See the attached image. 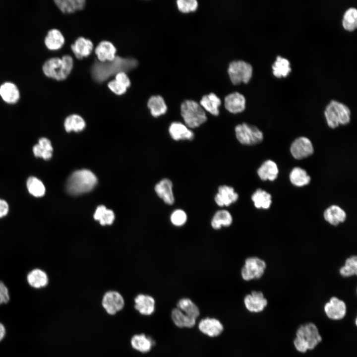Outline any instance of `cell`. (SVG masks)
<instances>
[{"mask_svg": "<svg viewBox=\"0 0 357 357\" xmlns=\"http://www.w3.org/2000/svg\"><path fill=\"white\" fill-rule=\"evenodd\" d=\"M251 199L257 209H268L272 202L271 195L261 188L255 190L251 195Z\"/></svg>", "mask_w": 357, "mask_h": 357, "instance_id": "obj_33", "label": "cell"}, {"mask_svg": "<svg viewBox=\"0 0 357 357\" xmlns=\"http://www.w3.org/2000/svg\"><path fill=\"white\" fill-rule=\"evenodd\" d=\"M340 275L344 277H350L357 274V257L351 256L345 260V264L339 270Z\"/></svg>", "mask_w": 357, "mask_h": 357, "instance_id": "obj_40", "label": "cell"}, {"mask_svg": "<svg viewBox=\"0 0 357 357\" xmlns=\"http://www.w3.org/2000/svg\"><path fill=\"white\" fill-rule=\"evenodd\" d=\"M290 150L292 156L297 160L306 158L314 153L311 141L305 136L296 138L291 143Z\"/></svg>", "mask_w": 357, "mask_h": 357, "instance_id": "obj_11", "label": "cell"}, {"mask_svg": "<svg viewBox=\"0 0 357 357\" xmlns=\"http://www.w3.org/2000/svg\"><path fill=\"white\" fill-rule=\"evenodd\" d=\"M291 182L297 187H302L308 184L311 180L310 177L303 169L296 167L291 171L289 175Z\"/></svg>", "mask_w": 357, "mask_h": 357, "instance_id": "obj_34", "label": "cell"}, {"mask_svg": "<svg viewBox=\"0 0 357 357\" xmlns=\"http://www.w3.org/2000/svg\"><path fill=\"white\" fill-rule=\"evenodd\" d=\"M176 4L178 11L184 14L195 12L199 7L197 0H177Z\"/></svg>", "mask_w": 357, "mask_h": 357, "instance_id": "obj_42", "label": "cell"}, {"mask_svg": "<svg viewBox=\"0 0 357 357\" xmlns=\"http://www.w3.org/2000/svg\"><path fill=\"white\" fill-rule=\"evenodd\" d=\"M147 107L151 115L155 118L165 114L168 110L165 99L159 95L151 96L148 100Z\"/></svg>", "mask_w": 357, "mask_h": 357, "instance_id": "obj_29", "label": "cell"}, {"mask_svg": "<svg viewBox=\"0 0 357 357\" xmlns=\"http://www.w3.org/2000/svg\"><path fill=\"white\" fill-rule=\"evenodd\" d=\"M323 309L326 316L333 321L343 319L347 312L345 302L336 297H331L324 304Z\"/></svg>", "mask_w": 357, "mask_h": 357, "instance_id": "obj_10", "label": "cell"}, {"mask_svg": "<svg viewBox=\"0 0 357 357\" xmlns=\"http://www.w3.org/2000/svg\"><path fill=\"white\" fill-rule=\"evenodd\" d=\"M322 341V337L317 326L309 322L298 327L293 344L298 352L305 353L315 349Z\"/></svg>", "mask_w": 357, "mask_h": 357, "instance_id": "obj_2", "label": "cell"}, {"mask_svg": "<svg viewBox=\"0 0 357 357\" xmlns=\"http://www.w3.org/2000/svg\"><path fill=\"white\" fill-rule=\"evenodd\" d=\"M227 72L232 84L237 86L249 82L252 76L253 67L244 60H233L229 62Z\"/></svg>", "mask_w": 357, "mask_h": 357, "instance_id": "obj_7", "label": "cell"}, {"mask_svg": "<svg viewBox=\"0 0 357 357\" xmlns=\"http://www.w3.org/2000/svg\"><path fill=\"white\" fill-rule=\"evenodd\" d=\"M323 217L330 225L337 226L345 221L347 218L346 212L340 206L332 205L324 211Z\"/></svg>", "mask_w": 357, "mask_h": 357, "instance_id": "obj_23", "label": "cell"}, {"mask_svg": "<svg viewBox=\"0 0 357 357\" xmlns=\"http://www.w3.org/2000/svg\"><path fill=\"white\" fill-rule=\"evenodd\" d=\"M46 150L53 152V149L51 141L47 138L43 137L39 139L38 143Z\"/></svg>", "mask_w": 357, "mask_h": 357, "instance_id": "obj_49", "label": "cell"}, {"mask_svg": "<svg viewBox=\"0 0 357 357\" xmlns=\"http://www.w3.org/2000/svg\"><path fill=\"white\" fill-rule=\"evenodd\" d=\"M0 96L8 104H15L20 98V92L17 86L11 82H5L0 86Z\"/></svg>", "mask_w": 357, "mask_h": 357, "instance_id": "obj_26", "label": "cell"}, {"mask_svg": "<svg viewBox=\"0 0 357 357\" xmlns=\"http://www.w3.org/2000/svg\"><path fill=\"white\" fill-rule=\"evenodd\" d=\"M26 185L30 194L34 197H41L45 193L46 189L44 184L35 177H30L27 179Z\"/></svg>", "mask_w": 357, "mask_h": 357, "instance_id": "obj_39", "label": "cell"}, {"mask_svg": "<svg viewBox=\"0 0 357 357\" xmlns=\"http://www.w3.org/2000/svg\"><path fill=\"white\" fill-rule=\"evenodd\" d=\"M73 66L72 58L66 55L61 58L54 57L47 60L43 65L42 70L47 77L57 81H62L70 74Z\"/></svg>", "mask_w": 357, "mask_h": 357, "instance_id": "obj_4", "label": "cell"}, {"mask_svg": "<svg viewBox=\"0 0 357 357\" xmlns=\"http://www.w3.org/2000/svg\"><path fill=\"white\" fill-rule=\"evenodd\" d=\"M199 104L205 111L214 116H219L222 100L215 93L210 92L203 95Z\"/></svg>", "mask_w": 357, "mask_h": 357, "instance_id": "obj_21", "label": "cell"}, {"mask_svg": "<svg viewBox=\"0 0 357 357\" xmlns=\"http://www.w3.org/2000/svg\"><path fill=\"white\" fill-rule=\"evenodd\" d=\"M343 26L348 31H353L357 26V10L354 7L348 9L343 18Z\"/></svg>", "mask_w": 357, "mask_h": 357, "instance_id": "obj_41", "label": "cell"}, {"mask_svg": "<svg viewBox=\"0 0 357 357\" xmlns=\"http://www.w3.org/2000/svg\"><path fill=\"white\" fill-rule=\"evenodd\" d=\"M224 105L226 110L230 113H240L245 109L246 99L242 93L238 91L232 92L225 96Z\"/></svg>", "mask_w": 357, "mask_h": 357, "instance_id": "obj_15", "label": "cell"}, {"mask_svg": "<svg viewBox=\"0 0 357 357\" xmlns=\"http://www.w3.org/2000/svg\"><path fill=\"white\" fill-rule=\"evenodd\" d=\"M238 199V194L235 189L227 185H220L214 197L216 204L220 207L229 206Z\"/></svg>", "mask_w": 357, "mask_h": 357, "instance_id": "obj_16", "label": "cell"}, {"mask_svg": "<svg viewBox=\"0 0 357 357\" xmlns=\"http://www.w3.org/2000/svg\"><path fill=\"white\" fill-rule=\"evenodd\" d=\"M180 111L184 124L190 129L198 127L207 120L205 111L194 100H184L180 104Z\"/></svg>", "mask_w": 357, "mask_h": 357, "instance_id": "obj_5", "label": "cell"}, {"mask_svg": "<svg viewBox=\"0 0 357 357\" xmlns=\"http://www.w3.org/2000/svg\"><path fill=\"white\" fill-rule=\"evenodd\" d=\"M97 182V177L91 171L85 169L78 170L68 177L66 189L71 195H80L91 191Z\"/></svg>", "mask_w": 357, "mask_h": 357, "instance_id": "obj_3", "label": "cell"}, {"mask_svg": "<svg viewBox=\"0 0 357 357\" xmlns=\"http://www.w3.org/2000/svg\"><path fill=\"white\" fill-rule=\"evenodd\" d=\"M9 211V206L6 201L0 199V218L6 216Z\"/></svg>", "mask_w": 357, "mask_h": 357, "instance_id": "obj_48", "label": "cell"}, {"mask_svg": "<svg viewBox=\"0 0 357 357\" xmlns=\"http://www.w3.org/2000/svg\"><path fill=\"white\" fill-rule=\"evenodd\" d=\"M169 134L175 141L192 140L194 138L193 131L180 121L172 122L169 127Z\"/></svg>", "mask_w": 357, "mask_h": 357, "instance_id": "obj_19", "label": "cell"}, {"mask_svg": "<svg viewBox=\"0 0 357 357\" xmlns=\"http://www.w3.org/2000/svg\"><path fill=\"white\" fill-rule=\"evenodd\" d=\"M108 88L117 95H121L126 93L127 88L122 84L114 79L108 83Z\"/></svg>", "mask_w": 357, "mask_h": 357, "instance_id": "obj_44", "label": "cell"}, {"mask_svg": "<svg viewBox=\"0 0 357 357\" xmlns=\"http://www.w3.org/2000/svg\"><path fill=\"white\" fill-rule=\"evenodd\" d=\"M138 64L134 58L118 56L112 61L102 62L96 60L91 66V75L95 81L102 83L119 72H125L135 68Z\"/></svg>", "mask_w": 357, "mask_h": 357, "instance_id": "obj_1", "label": "cell"}, {"mask_svg": "<svg viewBox=\"0 0 357 357\" xmlns=\"http://www.w3.org/2000/svg\"><path fill=\"white\" fill-rule=\"evenodd\" d=\"M95 54L100 62L112 61L116 57L117 49L111 42L102 41L96 47Z\"/></svg>", "mask_w": 357, "mask_h": 357, "instance_id": "obj_24", "label": "cell"}, {"mask_svg": "<svg viewBox=\"0 0 357 357\" xmlns=\"http://www.w3.org/2000/svg\"><path fill=\"white\" fill-rule=\"evenodd\" d=\"M233 219L231 213L225 209L217 211L211 220L212 228L216 230L221 229L222 227H228L233 223Z\"/></svg>", "mask_w": 357, "mask_h": 357, "instance_id": "obj_31", "label": "cell"}, {"mask_svg": "<svg viewBox=\"0 0 357 357\" xmlns=\"http://www.w3.org/2000/svg\"><path fill=\"white\" fill-rule=\"evenodd\" d=\"M173 183L167 178L161 179L155 186V191L163 201L169 205L175 203V196L173 191Z\"/></svg>", "mask_w": 357, "mask_h": 357, "instance_id": "obj_20", "label": "cell"}, {"mask_svg": "<svg viewBox=\"0 0 357 357\" xmlns=\"http://www.w3.org/2000/svg\"><path fill=\"white\" fill-rule=\"evenodd\" d=\"M6 334V330L4 325L0 322V342L1 341Z\"/></svg>", "mask_w": 357, "mask_h": 357, "instance_id": "obj_50", "label": "cell"}, {"mask_svg": "<svg viewBox=\"0 0 357 357\" xmlns=\"http://www.w3.org/2000/svg\"><path fill=\"white\" fill-rule=\"evenodd\" d=\"M86 123L84 119L79 115L72 114L68 116L64 121V126L67 132H79L83 130Z\"/></svg>", "mask_w": 357, "mask_h": 357, "instance_id": "obj_36", "label": "cell"}, {"mask_svg": "<svg viewBox=\"0 0 357 357\" xmlns=\"http://www.w3.org/2000/svg\"><path fill=\"white\" fill-rule=\"evenodd\" d=\"M171 317L174 324L179 328H191L196 324L197 319L188 316L177 307L172 310Z\"/></svg>", "mask_w": 357, "mask_h": 357, "instance_id": "obj_28", "label": "cell"}, {"mask_svg": "<svg viewBox=\"0 0 357 357\" xmlns=\"http://www.w3.org/2000/svg\"><path fill=\"white\" fill-rule=\"evenodd\" d=\"M115 75V80L122 84L127 89L130 86L131 82L126 72L121 71Z\"/></svg>", "mask_w": 357, "mask_h": 357, "instance_id": "obj_47", "label": "cell"}, {"mask_svg": "<svg viewBox=\"0 0 357 357\" xmlns=\"http://www.w3.org/2000/svg\"><path fill=\"white\" fill-rule=\"evenodd\" d=\"M324 115L328 126L332 129L347 125L351 120V111L345 104L332 100L326 107Z\"/></svg>", "mask_w": 357, "mask_h": 357, "instance_id": "obj_6", "label": "cell"}, {"mask_svg": "<svg viewBox=\"0 0 357 357\" xmlns=\"http://www.w3.org/2000/svg\"><path fill=\"white\" fill-rule=\"evenodd\" d=\"M243 303L249 312L258 313L265 309L268 305V300L262 292L253 291L244 297Z\"/></svg>", "mask_w": 357, "mask_h": 357, "instance_id": "obj_13", "label": "cell"}, {"mask_svg": "<svg viewBox=\"0 0 357 357\" xmlns=\"http://www.w3.org/2000/svg\"><path fill=\"white\" fill-rule=\"evenodd\" d=\"M64 41V36L59 30L52 29L48 32L44 39V43L47 49L55 51L63 46Z\"/></svg>", "mask_w": 357, "mask_h": 357, "instance_id": "obj_30", "label": "cell"}, {"mask_svg": "<svg viewBox=\"0 0 357 357\" xmlns=\"http://www.w3.org/2000/svg\"><path fill=\"white\" fill-rule=\"evenodd\" d=\"M33 152L36 157L42 158L45 160H49L52 157V152L45 149L38 144L34 146Z\"/></svg>", "mask_w": 357, "mask_h": 357, "instance_id": "obj_45", "label": "cell"}, {"mask_svg": "<svg viewBox=\"0 0 357 357\" xmlns=\"http://www.w3.org/2000/svg\"><path fill=\"white\" fill-rule=\"evenodd\" d=\"M131 348L139 353L146 354L151 351L155 342L150 336L144 333L133 335L130 339Z\"/></svg>", "mask_w": 357, "mask_h": 357, "instance_id": "obj_18", "label": "cell"}, {"mask_svg": "<svg viewBox=\"0 0 357 357\" xmlns=\"http://www.w3.org/2000/svg\"><path fill=\"white\" fill-rule=\"evenodd\" d=\"M10 299L8 290L4 284L0 281V304L7 303Z\"/></svg>", "mask_w": 357, "mask_h": 357, "instance_id": "obj_46", "label": "cell"}, {"mask_svg": "<svg viewBox=\"0 0 357 357\" xmlns=\"http://www.w3.org/2000/svg\"><path fill=\"white\" fill-rule=\"evenodd\" d=\"M237 140L242 145H254L261 143L263 133L257 126L243 122L235 128Z\"/></svg>", "mask_w": 357, "mask_h": 357, "instance_id": "obj_8", "label": "cell"}, {"mask_svg": "<svg viewBox=\"0 0 357 357\" xmlns=\"http://www.w3.org/2000/svg\"><path fill=\"white\" fill-rule=\"evenodd\" d=\"M57 7L63 13H72L84 8L85 0H55Z\"/></svg>", "mask_w": 357, "mask_h": 357, "instance_id": "obj_32", "label": "cell"}, {"mask_svg": "<svg viewBox=\"0 0 357 357\" xmlns=\"http://www.w3.org/2000/svg\"><path fill=\"white\" fill-rule=\"evenodd\" d=\"M171 223L176 227L183 226L187 222V215L182 209L174 210L171 214L170 217Z\"/></svg>", "mask_w": 357, "mask_h": 357, "instance_id": "obj_43", "label": "cell"}, {"mask_svg": "<svg viewBox=\"0 0 357 357\" xmlns=\"http://www.w3.org/2000/svg\"><path fill=\"white\" fill-rule=\"evenodd\" d=\"M102 305L108 314L115 315L123 308L124 300L119 292L111 291L104 295Z\"/></svg>", "mask_w": 357, "mask_h": 357, "instance_id": "obj_12", "label": "cell"}, {"mask_svg": "<svg viewBox=\"0 0 357 357\" xmlns=\"http://www.w3.org/2000/svg\"><path fill=\"white\" fill-rule=\"evenodd\" d=\"M259 178L263 181H274L278 177L279 169L277 164L271 160L263 162L257 171Z\"/></svg>", "mask_w": 357, "mask_h": 357, "instance_id": "obj_25", "label": "cell"}, {"mask_svg": "<svg viewBox=\"0 0 357 357\" xmlns=\"http://www.w3.org/2000/svg\"><path fill=\"white\" fill-rule=\"evenodd\" d=\"M177 307L189 317L197 319L200 312L197 305L190 298H183L177 303Z\"/></svg>", "mask_w": 357, "mask_h": 357, "instance_id": "obj_35", "label": "cell"}, {"mask_svg": "<svg viewBox=\"0 0 357 357\" xmlns=\"http://www.w3.org/2000/svg\"><path fill=\"white\" fill-rule=\"evenodd\" d=\"M134 308L143 316H150L153 314L156 308L155 299L151 296L139 294L134 298Z\"/></svg>", "mask_w": 357, "mask_h": 357, "instance_id": "obj_17", "label": "cell"}, {"mask_svg": "<svg viewBox=\"0 0 357 357\" xmlns=\"http://www.w3.org/2000/svg\"><path fill=\"white\" fill-rule=\"evenodd\" d=\"M289 61L280 56H277L272 65L273 74L277 77H285L291 71Z\"/></svg>", "mask_w": 357, "mask_h": 357, "instance_id": "obj_38", "label": "cell"}, {"mask_svg": "<svg viewBox=\"0 0 357 357\" xmlns=\"http://www.w3.org/2000/svg\"><path fill=\"white\" fill-rule=\"evenodd\" d=\"M95 220L99 221L102 226L110 225L113 224L115 218L114 212L107 209L104 205L97 207L93 215Z\"/></svg>", "mask_w": 357, "mask_h": 357, "instance_id": "obj_37", "label": "cell"}, {"mask_svg": "<svg viewBox=\"0 0 357 357\" xmlns=\"http://www.w3.org/2000/svg\"><path fill=\"white\" fill-rule=\"evenodd\" d=\"M93 47V44L90 39L79 37L71 45V49L76 58L81 60L91 54Z\"/></svg>", "mask_w": 357, "mask_h": 357, "instance_id": "obj_22", "label": "cell"}, {"mask_svg": "<svg viewBox=\"0 0 357 357\" xmlns=\"http://www.w3.org/2000/svg\"><path fill=\"white\" fill-rule=\"evenodd\" d=\"M26 279L28 284L35 289L43 288L46 287L49 282L47 273L39 268H35L30 271Z\"/></svg>", "mask_w": 357, "mask_h": 357, "instance_id": "obj_27", "label": "cell"}, {"mask_svg": "<svg viewBox=\"0 0 357 357\" xmlns=\"http://www.w3.org/2000/svg\"><path fill=\"white\" fill-rule=\"evenodd\" d=\"M266 268L264 260L256 256L247 257L244 261L240 274L242 279L249 281L261 278Z\"/></svg>", "mask_w": 357, "mask_h": 357, "instance_id": "obj_9", "label": "cell"}, {"mask_svg": "<svg viewBox=\"0 0 357 357\" xmlns=\"http://www.w3.org/2000/svg\"><path fill=\"white\" fill-rule=\"evenodd\" d=\"M198 328L201 333L211 338L219 336L224 330V325L220 320L210 317L200 320L198 323Z\"/></svg>", "mask_w": 357, "mask_h": 357, "instance_id": "obj_14", "label": "cell"}]
</instances>
